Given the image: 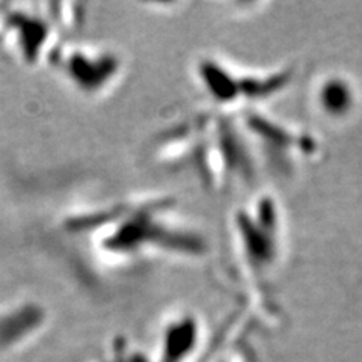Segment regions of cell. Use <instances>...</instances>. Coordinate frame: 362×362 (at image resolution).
<instances>
[{"mask_svg":"<svg viewBox=\"0 0 362 362\" xmlns=\"http://www.w3.org/2000/svg\"><path fill=\"white\" fill-rule=\"evenodd\" d=\"M169 199H141L98 209L70 219L66 228L88 233L89 247L112 267H127L157 257H190L204 252L202 239L178 226L166 214Z\"/></svg>","mask_w":362,"mask_h":362,"instance_id":"6da1fadb","label":"cell"},{"mask_svg":"<svg viewBox=\"0 0 362 362\" xmlns=\"http://www.w3.org/2000/svg\"><path fill=\"white\" fill-rule=\"evenodd\" d=\"M76 89L97 95L119 77L122 62L113 52L94 45H61L50 58Z\"/></svg>","mask_w":362,"mask_h":362,"instance_id":"7a4b0ae2","label":"cell"}]
</instances>
